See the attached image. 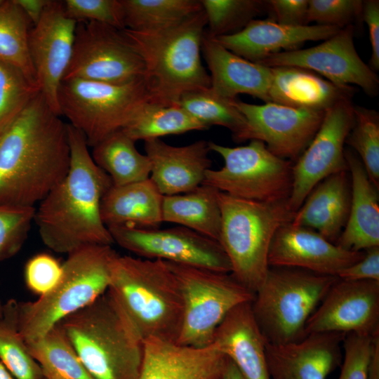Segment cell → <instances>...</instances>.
Returning <instances> with one entry per match:
<instances>
[{
  "instance_id": "obj_34",
  "label": "cell",
  "mask_w": 379,
  "mask_h": 379,
  "mask_svg": "<svg viewBox=\"0 0 379 379\" xmlns=\"http://www.w3.org/2000/svg\"><path fill=\"white\" fill-rule=\"evenodd\" d=\"M206 129L179 105L160 106L147 102L122 131L136 142Z\"/></svg>"
},
{
  "instance_id": "obj_49",
  "label": "cell",
  "mask_w": 379,
  "mask_h": 379,
  "mask_svg": "<svg viewBox=\"0 0 379 379\" xmlns=\"http://www.w3.org/2000/svg\"><path fill=\"white\" fill-rule=\"evenodd\" d=\"M50 0H14L22 9L32 23L36 25L40 20Z\"/></svg>"
},
{
  "instance_id": "obj_15",
  "label": "cell",
  "mask_w": 379,
  "mask_h": 379,
  "mask_svg": "<svg viewBox=\"0 0 379 379\" xmlns=\"http://www.w3.org/2000/svg\"><path fill=\"white\" fill-rule=\"evenodd\" d=\"M354 32V25H347L317 46L274 53L260 64L303 68L336 85H356L368 95L375 96L379 91L378 77L359 55Z\"/></svg>"
},
{
  "instance_id": "obj_45",
  "label": "cell",
  "mask_w": 379,
  "mask_h": 379,
  "mask_svg": "<svg viewBox=\"0 0 379 379\" xmlns=\"http://www.w3.org/2000/svg\"><path fill=\"white\" fill-rule=\"evenodd\" d=\"M62 264L48 253H39L28 260L25 266L27 288L39 296L51 291L62 275Z\"/></svg>"
},
{
  "instance_id": "obj_23",
  "label": "cell",
  "mask_w": 379,
  "mask_h": 379,
  "mask_svg": "<svg viewBox=\"0 0 379 379\" xmlns=\"http://www.w3.org/2000/svg\"><path fill=\"white\" fill-rule=\"evenodd\" d=\"M340 29L319 25L287 26L272 19H254L235 34L213 39L236 55L260 63L274 53L298 49L307 41L326 40Z\"/></svg>"
},
{
  "instance_id": "obj_37",
  "label": "cell",
  "mask_w": 379,
  "mask_h": 379,
  "mask_svg": "<svg viewBox=\"0 0 379 379\" xmlns=\"http://www.w3.org/2000/svg\"><path fill=\"white\" fill-rule=\"evenodd\" d=\"M0 361L15 379H45L18 328V302L3 305L0 317Z\"/></svg>"
},
{
  "instance_id": "obj_11",
  "label": "cell",
  "mask_w": 379,
  "mask_h": 379,
  "mask_svg": "<svg viewBox=\"0 0 379 379\" xmlns=\"http://www.w3.org/2000/svg\"><path fill=\"white\" fill-rule=\"evenodd\" d=\"M211 151L224 160L218 170L209 169L203 184L231 197L259 202L289 199L293 162L270 152L266 145L251 140L234 147L208 142Z\"/></svg>"
},
{
  "instance_id": "obj_4",
  "label": "cell",
  "mask_w": 379,
  "mask_h": 379,
  "mask_svg": "<svg viewBox=\"0 0 379 379\" xmlns=\"http://www.w3.org/2000/svg\"><path fill=\"white\" fill-rule=\"evenodd\" d=\"M207 19L204 9L171 27L152 32L121 30L141 56L149 102L178 105L185 93L211 87L201 60Z\"/></svg>"
},
{
  "instance_id": "obj_52",
  "label": "cell",
  "mask_w": 379,
  "mask_h": 379,
  "mask_svg": "<svg viewBox=\"0 0 379 379\" xmlns=\"http://www.w3.org/2000/svg\"><path fill=\"white\" fill-rule=\"evenodd\" d=\"M0 379H15L0 361Z\"/></svg>"
},
{
  "instance_id": "obj_16",
  "label": "cell",
  "mask_w": 379,
  "mask_h": 379,
  "mask_svg": "<svg viewBox=\"0 0 379 379\" xmlns=\"http://www.w3.org/2000/svg\"><path fill=\"white\" fill-rule=\"evenodd\" d=\"M234 105L246 119L239 142L262 141L274 154L293 163L314 138L326 112L273 102L254 105L237 99Z\"/></svg>"
},
{
  "instance_id": "obj_32",
  "label": "cell",
  "mask_w": 379,
  "mask_h": 379,
  "mask_svg": "<svg viewBox=\"0 0 379 379\" xmlns=\"http://www.w3.org/2000/svg\"><path fill=\"white\" fill-rule=\"evenodd\" d=\"M26 344L45 379H94L58 325Z\"/></svg>"
},
{
  "instance_id": "obj_10",
  "label": "cell",
  "mask_w": 379,
  "mask_h": 379,
  "mask_svg": "<svg viewBox=\"0 0 379 379\" xmlns=\"http://www.w3.org/2000/svg\"><path fill=\"white\" fill-rule=\"evenodd\" d=\"M166 262L176 277L182 295L178 344L199 347L211 345L226 316L238 305L253 300L255 293L230 272Z\"/></svg>"
},
{
  "instance_id": "obj_35",
  "label": "cell",
  "mask_w": 379,
  "mask_h": 379,
  "mask_svg": "<svg viewBox=\"0 0 379 379\" xmlns=\"http://www.w3.org/2000/svg\"><path fill=\"white\" fill-rule=\"evenodd\" d=\"M32 26L14 0L5 1L0 6V61L18 67L37 84L28 44Z\"/></svg>"
},
{
  "instance_id": "obj_14",
  "label": "cell",
  "mask_w": 379,
  "mask_h": 379,
  "mask_svg": "<svg viewBox=\"0 0 379 379\" xmlns=\"http://www.w3.org/2000/svg\"><path fill=\"white\" fill-rule=\"evenodd\" d=\"M354 121L351 100L341 101L325 112L314 138L293 165L288 204L294 213L319 182L334 173L348 171L344 145Z\"/></svg>"
},
{
  "instance_id": "obj_17",
  "label": "cell",
  "mask_w": 379,
  "mask_h": 379,
  "mask_svg": "<svg viewBox=\"0 0 379 379\" xmlns=\"http://www.w3.org/2000/svg\"><path fill=\"white\" fill-rule=\"evenodd\" d=\"M77 21L67 17L63 1L50 0L29 30L28 44L40 92L58 114V91L69 63Z\"/></svg>"
},
{
  "instance_id": "obj_29",
  "label": "cell",
  "mask_w": 379,
  "mask_h": 379,
  "mask_svg": "<svg viewBox=\"0 0 379 379\" xmlns=\"http://www.w3.org/2000/svg\"><path fill=\"white\" fill-rule=\"evenodd\" d=\"M163 197L150 178L112 185L101 201L102 220L107 227L158 228L163 223Z\"/></svg>"
},
{
  "instance_id": "obj_27",
  "label": "cell",
  "mask_w": 379,
  "mask_h": 379,
  "mask_svg": "<svg viewBox=\"0 0 379 379\" xmlns=\"http://www.w3.org/2000/svg\"><path fill=\"white\" fill-rule=\"evenodd\" d=\"M350 205V176L348 171H343L326 178L312 189L291 223L314 230L335 244L348 220Z\"/></svg>"
},
{
  "instance_id": "obj_13",
  "label": "cell",
  "mask_w": 379,
  "mask_h": 379,
  "mask_svg": "<svg viewBox=\"0 0 379 379\" xmlns=\"http://www.w3.org/2000/svg\"><path fill=\"white\" fill-rule=\"evenodd\" d=\"M114 243L136 257L161 260L230 272V262L220 243L182 226L143 229L107 227Z\"/></svg>"
},
{
  "instance_id": "obj_36",
  "label": "cell",
  "mask_w": 379,
  "mask_h": 379,
  "mask_svg": "<svg viewBox=\"0 0 379 379\" xmlns=\"http://www.w3.org/2000/svg\"><path fill=\"white\" fill-rule=\"evenodd\" d=\"M235 100L220 96L210 87L185 93L178 105L207 128L215 125L227 128L233 140L239 142L246 119L235 106Z\"/></svg>"
},
{
  "instance_id": "obj_31",
  "label": "cell",
  "mask_w": 379,
  "mask_h": 379,
  "mask_svg": "<svg viewBox=\"0 0 379 379\" xmlns=\"http://www.w3.org/2000/svg\"><path fill=\"white\" fill-rule=\"evenodd\" d=\"M135 142L121 130L93 147L94 162L110 177L114 186L149 178V158L137 150Z\"/></svg>"
},
{
  "instance_id": "obj_6",
  "label": "cell",
  "mask_w": 379,
  "mask_h": 379,
  "mask_svg": "<svg viewBox=\"0 0 379 379\" xmlns=\"http://www.w3.org/2000/svg\"><path fill=\"white\" fill-rule=\"evenodd\" d=\"M118 255L111 245H91L67 254L60 279L51 291L35 301L18 302V328L25 343L42 337L105 293Z\"/></svg>"
},
{
  "instance_id": "obj_33",
  "label": "cell",
  "mask_w": 379,
  "mask_h": 379,
  "mask_svg": "<svg viewBox=\"0 0 379 379\" xmlns=\"http://www.w3.org/2000/svg\"><path fill=\"white\" fill-rule=\"evenodd\" d=\"M121 2L126 28L136 32L171 27L203 9L201 1L197 0H121Z\"/></svg>"
},
{
  "instance_id": "obj_43",
  "label": "cell",
  "mask_w": 379,
  "mask_h": 379,
  "mask_svg": "<svg viewBox=\"0 0 379 379\" xmlns=\"http://www.w3.org/2000/svg\"><path fill=\"white\" fill-rule=\"evenodd\" d=\"M363 1L309 0L307 22L343 28L361 20Z\"/></svg>"
},
{
  "instance_id": "obj_53",
  "label": "cell",
  "mask_w": 379,
  "mask_h": 379,
  "mask_svg": "<svg viewBox=\"0 0 379 379\" xmlns=\"http://www.w3.org/2000/svg\"><path fill=\"white\" fill-rule=\"evenodd\" d=\"M5 0H0V6L4 3Z\"/></svg>"
},
{
  "instance_id": "obj_48",
  "label": "cell",
  "mask_w": 379,
  "mask_h": 379,
  "mask_svg": "<svg viewBox=\"0 0 379 379\" xmlns=\"http://www.w3.org/2000/svg\"><path fill=\"white\" fill-rule=\"evenodd\" d=\"M361 20L368 28L371 46L370 67L375 72L379 69V1H363Z\"/></svg>"
},
{
  "instance_id": "obj_24",
  "label": "cell",
  "mask_w": 379,
  "mask_h": 379,
  "mask_svg": "<svg viewBox=\"0 0 379 379\" xmlns=\"http://www.w3.org/2000/svg\"><path fill=\"white\" fill-rule=\"evenodd\" d=\"M201 49L210 71L211 88L216 94L231 100L247 94L269 102L272 67L236 55L205 32Z\"/></svg>"
},
{
  "instance_id": "obj_28",
  "label": "cell",
  "mask_w": 379,
  "mask_h": 379,
  "mask_svg": "<svg viewBox=\"0 0 379 379\" xmlns=\"http://www.w3.org/2000/svg\"><path fill=\"white\" fill-rule=\"evenodd\" d=\"M272 72L269 102L326 111L341 101L351 100L355 93L352 86L336 85L303 68L273 67Z\"/></svg>"
},
{
  "instance_id": "obj_44",
  "label": "cell",
  "mask_w": 379,
  "mask_h": 379,
  "mask_svg": "<svg viewBox=\"0 0 379 379\" xmlns=\"http://www.w3.org/2000/svg\"><path fill=\"white\" fill-rule=\"evenodd\" d=\"M373 336L356 333L345 335L342 345L344 357L338 379H366Z\"/></svg>"
},
{
  "instance_id": "obj_12",
  "label": "cell",
  "mask_w": 379,
  "mask_h": 379,
  "mask_svg": "<svg viewBox=\"0 0 379 379\" xmlns=\"http://www.w3.org/2000/svg\"><path fill=\"white\" fill-rule=\"evenodd\" d=\"M145 77L141 56L121 30L93 21L77 22L72 57L62 80L123 84Z\"/></svg>"
},
{
  "instance_id": "obj_25",
  "label": "cell",
  "mask_w": 379,
  "mask_h": 379,
  "mask_svg": "<svg viewBox=\"0 0 379 379\" xmlns=\"http://www.w3.org/2000/svg\"><path fill=\"white\" fill-rule=\"evenodd\" d=\"M251 302L238 305L226 316L212 344L236 365L244 379H270L267 343L255 321Z\"/></svg>"
},
{
  "instance_id": "obj_40",
  "label": "cell",
  "mask_w": 379,
  "mask_h": 379,
  "mask_svg": "<svg viewBox=\"0 0 379 379\" xmlns=\"http://www.w3.org/2000/svg\"><path fill=\"white\" fill-rule=\"evenodd\" d=\"M40 91L18 67L0 61V131L9 124Z\"/></svg>"
},
{
  "instance_id": "obj_8",
  "label": "cell",
  "mask_w": 379,
  "mask_h": 379,
  "mask_svg": "<svg viewBox=\"0 0 379 379\" xmlns=\"http://www.w3.org/2000/svg\"><path fill=\"white\" fill-rule=\"evenodd\" d=\"M338 277L287 267H270L251 302L255 321L268 344L305 337L306 324Z\"/></svg>"
},
{
  "instance_id": "obj_21",
  "label": "cell",
  "mask_w": 379,
  "mask_h": 379,
  "mask_svg": "<svg viewBox=\"0 0 379 379\" xmlns=\"http://www.w3.org/2000/svg\"><path fill=\"white\" fill-rule=\"evenodd\" d=\"M227 359L213 344L199 347L148 339L137 379H220Z\"/></svg>"
},
{
  "instance_id": "obj_51",
  "label": "cell",
  "mask_w": 379,
  "mask_h": 379,
  "mask_svg": "<svg viewBox=\"0 0 379 379\" xmlns=\"http://www.w3.org/2000/svg\"><path fill=\"white\" fill-rule=\"evenodd\" d=\"M220 379H244L236 365L227 358Z\"/></svg>"
},
{
  "instance_id": "obj_20",
  "label": "cell",
  "mask_w": 379,
  "mask_h": 379,
  "mask_svg": "<svg viewBox=\"0 0 379 379\" xmlns=\"http://www.w3.org/2000/svg\"><path fill=\"white\" fill-rule=\"evenodd\" d=\"M345 333H317L281 345L266 343L270 379H326L343 361Z\"/></svg>"
},
{
  "instance_id": "obj_46",
  "label": "cell",
  "mask_w": 379,
  "mask_h": 379,
  "mask_svg": "<svg viewBox=\"0 0 379 379\" xmlns=\"http://www.w3.org/2000/svg\"><path fill=\"white\" fill-rule=\"evenodd\" d=\"M275 22L287 26L308 25L307 11L309 0L265 1Z\"/></svg>"
},
{
  "instance_id": "obj_18",
  "label": "cell",
  "mask_w": 379,
  "mask_h": 379,
  "mask_svg": "<svg viewBox=\"0 0 379 379\" xmlns=\"http://www.w3.org/2000/svg\"><path fill=\"white\" fill-rule=\"evenodd\" d=\"M331 332L368 335L379 333V281L338 277L305 329V336Z\"/></svg>"
},
{
  "instance_id": "obj_5",
  "label": "cell",
  "mask_w": 379,
  "mask_h": 379,
  "mask_svg": "<svg viewBox=\"0 0 379 379\" xmlns=\"http://www.w3.org/2000/svg\"><path fill=\"white\" fill-rule=\"evenodd\" d=\"M109 289L144 341H177L182 321V295L166 261L119 255Z\"/></svg>"
},
{
  "instance_id": "obj_1",
  "label": "cell",
  "mask_w": 379,
  "mask_h": 379,
  "mask_svg": "<svg viewBox=\"0 0 379 379\" xmlns=\"http://www.w3.org/2000/svg\"><path fill=\"white\" fill-rule=\"evenodd\" d=\"M67 124L39 91L0 131V206L36 207L65 177Z\"/></svg>"
},
{
  "instance_id": "obj_9",
  "label": "cell",
  "mask_w": 379,
  "mask_h": 379,
  "mask_svg": "<svg viewBox=\"0 0 379 379\" xmlns=\"http://www.w3.org/2000/svg\"><path fill=\"white\" fill-rule=\"evenodd\" d=\"M149 99L145 79L123 84L69 79L62 81L58 91L60 116L92 147L126 127Z\"/></svg>"
},
{
  "instance_id": "obj_38",
  "label": "cell",
  "mask_w": 379,
  "mask_h": 379,
  "mask_svg": "<svg viewBox=\"0 0 379 379\" xmlns=\"http://www.w3.org/2000/svg\"><path fill=\"white\" fill-rule=\"evenodd\" d=\"M206 13L207 32L216 38L235 34L245 27L264 8L266 2L258 0H201Z\"/></svg>"
},
{
  "instance_id": "obj_22",
  "label": "cell",
  "mask_w": 379,
  "mask_h": 379,
  "mask_svg": "<svg viewBox=\"0 0 379 379\" xmlns=\"http://www.w3.org/2000/svg\"><path fill=\"white\" fill-rule=\"evenodd\" d=\"M151 165L149 178L164 196L190 192L203 184L212 161L208 142L172 146L160 138L144 141Z\"/></svg>"
},
{
  "instance_id": "obj_30",
  "label": "cell",
  "mask_w": 379,
  "mask_h": 379,
  "mask_svg": "<svg viewBox=\"0 0 379 379\" xmlns=\"http://www.w3.org/2000/svg\"><path fill=\"white\" fill-rule=\"evenodd\" d=\"M218 192L202 184L186 193L164 196L163 222L178 224L218 241L221 226Z\"/></svg>"
},
{
  "instance_id": "obj_3",
  "label": "cell",
  "mask_w": 379,
  "mask_h": 379,
  "mask_svg": "<svg viewBox=\"0 0 379 379\" xmlns=\"http://www.w3.org/2000/svg\"><path fill=\"white\" fill-rule=\"evenodd\" d=\"M94 379H137L144 340L108 289L57 324Z\"/></svg>"
},
{
  "instance_id": "obj_2",
  "label": "cell",
  "mask_w": 379,
  "mask_h": 379,
  "mask_svg": "<svg viewBox=\"0 0 379 379\" xmlns=\"http://www.w3.org/2000/svg\"><path fill=\"white\" fill-rule=\"evenodd\" d=\"M67 128L69 171L35 207L34 222L48 248L69 254L91 245L114 243L100 213L112 180L94 162L84 134L69 124Z\"/></svg>"
},
{
  "instance_id": "obj_7",
  "label": "cell",
  "mask_w": 379,
  "mask_h": 379,
  "mask_svg": "<svg viewBox=\"0 0 379 379\" xmlns=\"http://www.w3.org/2000/svg\"><path fill=\"white\" fill-rule=\"evenodd\" d=\"M221 226L218 242L231 264V274L255 293L270 267L268 252L277 230L293 220L288 199L259 202L218 192Z\"/></svg>"
},
{
  "instance_id": "obj_39",
  "label": "cell",
  "mask_w": 379,
  "mask_h": 379,
  "mask_svg": "<svg viewBox=\"0 0 379 379\" xmlns=\"http://www.w3.org/2000/svg\"><path fill=\"white\" fill-rule=\"evenodd\" d=\"M354 121L345 143L359 157L373 184L379 189V114L354 106Z\"/></svg>"
},
{
  "instance_id": "obj_19",
  "label": "cell",
  "mask_w": 379,
  "mask_h": 379,
  "mask_svg": "<svg viewBox=\"0 0 379 379\" xmlns=\"http://www.w3.org/2000/svg\"><path fill=\"white\" fill-rule=\"evenodd\" d=\"M365 251L345 250L308 227L287 222L275 232L268 252L270 267H295L338 277L364 258Z\"/></svg>"
},
{
  "instance_id": "obj_50",
  "label": "cell",
  "mask_w": 379,
  "mask_h": 379,
  "mask_svg": "<svg viewBox=\"0 0 379 379\" xmlns=\"http://www.w3.org/2000/svg\"><path fill=\"white\" fill-rule=\"evenodd\" d=\"M366 379H379V333L373 336V348Z\"/></svg>"
},
{
  "instance_id": "obj_26",
  "label": "cell",
  "mask_w": 379,
  "mask_h": 379,
  "mask_svg": "<svg viewBox=\"0 0 379 379\" xmlns=\"http://www.w3.org/2000/svg\"><path fill=\"white\" fill-rule=\"evenodd\" d=\"M345 157L351 180V205L347 223L335 244L364 251L379 246L378 189L352 149H345Z\"/></svg>"
},
{
  "instance_id": "obj_41",
  "label": "cell",
  "mask_w": 379,
  "mask_h": 379,
  "mask_svg": "<svg viewBox=\"0 0 379 379\" xmlns=\"http://www.w3.org/2000/svg\"><path fill=\"white\" fill-rule=\"evenodd\" d=\"M35 207L0 206V260L15 255L34 222ZM3 305L0 302V317Z\"/></svg>"
},
{
  "instance_id": "obj_47",
  "label": "cell",
  "mask_w": 379,
  "mask_h": 379,
  "mask_svg": "<svg viewBox=\"0 0 379 379\" xmlns=\"http://www.w3.org/2000/svg\"><path fill=\"white\" fill-rule=\"evenodd\" d=\"M338 277L352 281H379V246L366 250L362 259L340 271Z\"/></svg>"
},
{
  "instance_id": "obj_42",
  "label": "cell",
  "mask_w": 379,
  "mask_h": 379,
  "mask_svg": "<svg viewBox=\"0 0 379 379\" xmlns=\"http://www.w3.org/2000/svg\"><path fill=\"white\" fill-rule=\"evenodd\" d=\"M67 17L77 22L93 21L119 30L126 28L121 0H65Z\"/></svg>"
}]
</instances>
